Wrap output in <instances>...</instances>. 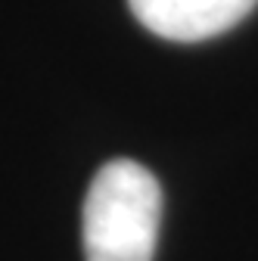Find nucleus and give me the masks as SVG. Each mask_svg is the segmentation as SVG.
I'll use <instances>...</instances> for the list:
<instances>
[{
	"label": "nucleus",
	"mask_w": 258,
	"mask_h": 261,
	"mask_svg": "<svg viewBox=\"0 0 258 261\" xmlns=\"http://www.w3.org/2000/svg\"><path fill=\"white\" fill-rule=\"evenodd\" d=\"M127 7L152 35L196 44L240 25L258 7V0H127Z\"/></svg>",
	"instance_id": "obj_2"
},
{
	"label": "nucleus",
	"mask_w": 258,
	"mask_h": 261,
	"mask_svg": "<svg viewBox=\"0 0 258 261\" xmlns=\"http://www.w3.org/2000/svg\"><path fill=\"white\" fill-rule=\"evenodd\" d=\"M162 224V187L134 159H112L93 174L81 237L87 261H152Z\"/></svg>",
	"instance_id": "obj_1"
}]
</instances>
